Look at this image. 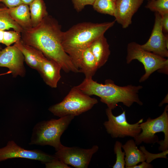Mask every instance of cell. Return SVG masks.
Here are the masks:
<instances>
[{
	"label": "cell",
	"mask_w": 168,
	"mask_h": 168,
	"mask_svg": "<svg viewBox=\"0 0 168 168\" xmlns=\"http://www.w3.org/2000/svg\"><path fill=\"white\" fill-rule=\"evenodd\" d=\"M32 27L38 25L48 15L43 0H34L29 5Z\"/></svg>",
	"instance_id": "ffe728a7"
},
{
	"label": "cell",
	"mask_w": 168,
	"mask_h": 168,
	"mask_svg": "<svg viewBox=\"0 0 168 168\" xmlns=\"http://www.w3.org/2000/svg\"><path fill=\"white\" fill-rule=\"evenodd\" d=\"M0 2L8 8L15 7L23 3L21 0H0Z\"/></svg>",
	"instance_id": "f1b7e54d"
},
{
	"label": "cell",
	"mask_w": 168,
	"mask_h": 168,
	"mask_svg": "<svg viewBox=\"0 0 168 168\" xmlns=\"http://www.w3.org/2000/svg\"><path fill=\"white\" fill-rule=\"evenodd\" d=\"M127 50V63L129 64L133 60L136 59L144 66L145 73L140 78L139 82L147 80L152 73L156 70L168 74V59L144 50L140 44L135 42L128 44Z\"/></svg>",
	"instance_id": "52a82bcc"
},
{
	"label": "cell",
	"mask_w": 168,
	"mask_h": 168,
	"mask_svg": "<svg viewBox=\"0 0 168 168\" xmlns=\"http://www.w3.org/2000/svg\"><path fill=\"white\" fill-rule=\"evenodd\" d=\"M92 6L99 13L114 16L115 4L112 0H95Z\"/></svg>",
	"instance_id": "7402d4cb"
},
{
	"label": "cell",
	"mask_w": 168,
	"mask_h": 168,
	"mask_svg": "<svg viewBox=\"0 0 168 168\" xmlns=\"http://www.w3.org/2000/svg\"><path fill=\"white\" fill-rule=\"evenodd\" d=\"M144 0H116L114 16L123 28H127Z\"/></svg>",
	"instance_id": "4fadbf2b"
},
{
	"label": "cell",
	"mask_w": 168,
	"mask_h": 168,
	"mask_svg": "<svg viewBox=\"0 0 168 168\" xmlns=\"http://www.w3.org/2000/svg\"><path fill=\"white\" fill-rule=\"evenodd\" d=\"M74 118L73 115H68L58 119L38 122L33 128L29 144L49 145L57 151L63 146L60 141L61 136Z\"/></svg>",
	"instance_id": "277c9868"
},
{
	"label": "cell",
	"mask_w": 168,
	"mask_h": 168,
	"mask_svg": "<svg viewBox=\"0 0 168 168\" xmlns=\"http://www.w3.org/2000/svg\"><path fill=\"white\" fill-rule=\"evenodd\" d=\"M153 167V166L150 163L144 161L142 162L140 164L135 165L131 167V168H152Z\"/></svg>",
	"instance_id": "4dcf8cb0"
},
{
	"label": "cell",
	"mask_w": 168,
	"mask_h": 168,
	"mask_svg": "<svg viewBox=\"0 0 168 168\" xmlns=\"http://www.w3.org/2000/svg\"><path fill=\"white\" fill-rule=\"evenodd\" d=\"M168 94L166 96L164 99L159 104V106L161 107L164 104L168 103Z\"/></svg>",
	"instance_id": "1f68e13d"
},
{
	"label": "cell",
	"mask_w": 168,
	"mask_h": 168,
	"mask_svg": "<svg viewBox=\"0 0 168 168\" xmlns=\"http://www.w3.org/2000/svg\"><path fill=\"white\" fill-rule=\"evenodd\" d=\"M99 149L97 145L89 149L63 146L55 153L54 156L67 165L76 168H87L92 156Z\"/></svg>",
	"instance_id": "9c48e42d"
},
{
	"label": "cell",
	"mask_w": 168,
	"mask_h": 168,
	"mask_svg": "<svg viewBox=\"0 0 168 168\" xmlns=\"http://www.w3.org/2000/svg\"><path fill=\"white\" fill-rule=\"evenodd\" d=\"M74 87L89 96L94 95L99 97L100 101L112 110L116 108L120 102L128 107L134 103L140 105L143 104L138 94L142 88L140 85L122 86L116 85L110 79L106 80L103 84L94 81L92 78H85L81 83Z\"/></svg>",
	"instance_id": "7a4b0ae2"
},
{
	"label": "cell",
	"mask_w": 168,
	"mask_h": 168,
	"mask_svg": "<svg viewBox=\"0 0 168 168\" xmlns=\"http://www.w3.org/2000/svg\"><path fill=\"white\" fill-rule=\"evenodd\" d=\"M6 8L5 6H0V30H4L12 28L14 30L21 33L23 29L10 17Z\"/></svg>",
	"instance_id": "44dd1931"
},
{
	"label": "cell",
	"mask_w": 168,
	"mask_h": 168,
	"mask_svg": "<svg viewBox=\"0 0 168 168\" xmlns=\"http://www.w3.org/2000/svg\"><path fill=\"white\" fill-rule=\"evenodd\" d=\"M15 158L36 160L44 163L57 158L54 155L49 154L40 150L24 149L13 141H9L5 147L0 148V162Z\"/></svg>",
	"instance_id": "30bf717a"
},
{
	"label": "cell",
	"mask_w": 168,
	"mask_h": 168,
	"mask_svg": "<svg viewBox=\"0 0 168 168\" xmlns=\"http://www.w3.org/2000/svg\"><path fill=\"white\" fill-rule=\"evenodd\" d=\"M105 112L108 120L105 122L103 124L106 132L112 138L130 137L134 138L141 132L140 124L143 122V119L132 124L127 120L125 111L117 116L114 115L112 110L108 108L106 109Z\"/></svg>",
	"instance_id": "ba28073f"
},
{
	"label": "cell",
	"mask_w": 168,
	"mask_h": 168,
	"mask_svg": "<svg viewBox=\"0 0 168 168\" xmlns=\"http://www.w3.org/2000/svg\"><path fill=\"white\" fill-rule=\"evenodd\" d=\"M155 22L151 36L145 44L141 45L144 50L164 58L168 57V35H164L161 24V16L155 12Z\"/></svg>",
	"instance_id": "8fae6325"
},
{
	"label": "cell",
	"mask_w": 168,
	"mask_h": 168,
	"mask_svg": "<svg viewBox=\"0 0 168 168\" xmlns=\"http://www.w3.org/2000/svg\"><path fill=\"white\" fill-rule=\"evenodd\" d=\"M113 0L114 2H115V1H116V0Z\"/></svg>",
	"instance_id": "e575fe53"
},
{
	"label": "cell",
	"mask_w": 168,
	"mask_h": 168,
	"mask_svg": "<svg viewBox=\"0 0 168 168\" xmlns=\"http://www.w3.org/2000/svg\"><path fill=\"white\" fill-rule=\"evenodd\" d=\"M21 33L14 31H5L0 30V43L7 46L21 39Z\"/></svg>",
	"instance_id": "cb8c5ba5"
},
{
	"label": "cell",
	"mask_w": 168,
	"mask_h": 168,
	"mask_svg": "<svg viewBox=\"0 0 168 168\" xmlns=\"http://www.w3.org/2000/svg\"><path fill=\"white\" fill-rule=\"evenodd\" d=\"M140 149L145 154L147 162L150 163L153 160L158 158H167L166 155L168 154V150L163 151L162 153L157 154H151L147 151L144 147L141 146Z\"/></svg>",
	"instance_id": "484cf974"
},
{
	"label": "cell",
	"mask_w": 168,
	"mask_h": 168,
	"mask_svg": "<svg viewBox=\"0 0 168 168\" xmlns=\"http://www.w3.org/2000/svg\"><path fill=\"white\" fill-rule=\"evenodd\" d=\"M46 168H71L59 159L56 158L51 161L45 163Z\"/></svg>",
	"instance_id": "83f0119b"
},
{
	"label": "cell",
	"mask_w": 168,
	"mask_h": 168,
	"mask_svg": "<svg viewBox=\"0 0 168 168\" xmlns=\"http://www.w3.org/2000/svg\"><path fill=\"white\" fill-rule=\"evenodd\" d=\"M10 17L23 29L32 27L29 5L22 3L11 8L7 7Z\"/></svg>",
	"instance_id": "ac0fdd59"
},
{
	"label": "cell",
	"mask_w": 168,
	"mask_h": 168,
	"mask_svg": "<svg viewBox=\"0 0 168 168\" xmlns=\"http://www.w3.org/2000/svg\"><path fill=\"white\" fill-rule=\"evenodd\" d=\"M23 3L29 5L34 0H21Z\"/></svg>",
	"instance_id": "d6a6232c"
},
{
	"label": "cell",
	"mask_w": 168,
	"mask_h": 168,
	"mask_svg": "<svg viewBox=\"0 0 168 168\" xmlns=\"http://www.w3.org/2000/svg\"><path fill=\"white\" fill-rule=\"evenodd\" d=\"M98 68L95 58L88 47L82 53L79 68V72L84 73L85 78H91Z\"/></svg>",
	"instance_id": "d6986e66"
},
{
	"label": "cell",
	"mask_w": 168,
	"mask_h": 168,
	"mask_svg": "<svg viewBox=\"0 0 168 168\" xmlns=\"http://www.w3.org/2000/svg\"></svg>",
	"instance_id": "8d00e7d4"
},
{
	"label": "cell",
	"mask_w": 168,
	"mask_h": 168,
	"mask_svg": "<svg viewBox=\"0 0 168 168\" xmlns=\"http://www.w3.org/2000/svg\"><path fill=\"white\" fill-rule=\"evenodd\" d=\"M122 143L116 141L114 146V152L116 155V161L112 166L113 168H125V153L122 150Z\"/></svg>",
	"instance_id": "d4e9b609"
},
{
	"label": "cell",
	"mask_w": 168,
	"mask_h": 168,
	"mask_svg": "<svg viewBox=\"0 0 168 168\" xmlns=\"http://www.w3.org/2000/svg\"><path fill=\"white\" fill-rule=\"evenodd\" d=\"M14 45L21 52L27 64L32 68L39 71L40 63L45 56L39 50L25 44L21 39Z\"/></svg>",
	"instance_id": "9a60e30c"
},
{
	"label": "cell",
	"mask_w": 168,
	"mask_h": 168,
	"mask_svg": "<svg viewBox=\"0 0 168 168\" xmlns=\"http://www.w3.org/2000/svg\"><path fill=\"white\" fill-rule=\"evenodd\" d=\"M89 47L99 68L106 63L110 54L107 40L103 35L95 40Z\"/></svg>",
	"instance_id": "e0dca14e"
},
{
	"label": "cell",
	"mask_w": 168,
	"mask_h": 168,
	"mask_svg": "<svg viewBox=\"0 0 168 168\" xmlns=\"http://www.w3.org/2000/svg\"><path fill=\"white\" fill-rule=\"evenodd\" d=\"M24 61L22 53L14 45L7 46L0 52V67L8 68L14 77L25 76Z\"/></svg>",
	"instance_id": "7c38bea8"
},
{
	"label": "cell",
	"mask_w": 168,
	"mask_h": 168,
	"mask_svg": "<svg viewBox=\"0 0 168 168\" xmlns=\"http://www.w3.org/2000/svg\"><path fill=\"white\" fill-rule=\"evenodd\" d=\"M1 49H2V48H1V46H0V52L2 50Z\"/></svg>",
	"instance_id": "836d02e7"
},
{
	"label": "cell",
	"mask_w": 168,
	"mask_h": 168,
	"mask_svg": "<svg viewBox=\"0 0 168 168\" xmlns=\"http://www.w3.org/2000/svg\"><path fill=\"white\" fill-rule=\"evenodd\" d=\"M161 16L163 31L167 34L168 32V13L164 14Z\"/></svg>",
	"instance_id": "f546056e"
},
{
	"label": "cell",
	"mask_w": 168,
	"mask_h": 168,
	"mask_svg": "<svg viewBox=\"0 0 168 168\" xmlns=\"http://www.w3.org/2000/svg\"><path fill=\"white\" fill-rule=\"evenodd\" d=\"M63 33L58 22L48 14L37 26L23 29L21 40L41 51L46 58L57 62L65 72H79L63 47Z\"/></svg>",
	"instance_id": "6da1fadb"
},
{
	"label": "cell",
	"mask_w": 168,
	"mask_h": 168,
	"mask_svg": "<svg viewBox=\"0 0 168 168\" xmlns=\"http://www.w3.org/2000/svg\"><path fill=\"white\" fill-rule=\"evenodd\" d=\"M141 131L134 138L137 145L143 142L154 143L157 142L160 145V151L168 149V105L165 107L163 113L154 119L149 117L144 122L140 124Z\"/></svg>",
	"instance_id": "5b68a950"
},
{
	"label": "cell",
	"mask_w": 168,
	"mask_h": 168,
	"mask_svg": "<svg viewBox=\"0 0 168 168\" xmlns=\"http://www.w3.org/2000/svg\"><path fill=\"white\" fill-rule=\"evenodd\" d=\"M61 69L58 63L44 56L41 61L38 72L46 85L51 88H56L61 78Z\"/></svg>",
	"instance_id": "5bb4252c"
},
{
	"label": "cell",
	"mask_w": 168,
	"mask_h": 168,
	"mask_svg": "<svg viewBox=\"0 0 168 168\" xmlns=\"http://www.w3.org/2000/svg\"><path fill=\"white\" fill-rule=\"evenodd\" d=\"M115 23V21L100 23L83 22L76 24L66 31L63 32V47L78 70L84 50L95 40L104 35Z\"/></svg>",
	"instance_id": "3957f363"
},
{
	"label": "cell",
	"mask_w": 168,
	"mask_h": 168,
	"mask_svg": "<svg viewBox=\"0 0 168 168\" xmlns=\"http://www.w3.org/2000/svg\"><path fill=\"white\" fill-rule=\"evenodd\" d=\"M98 103L97 99L74 86L62 101L51 106L48 110L60 117L68 115L75 117L89 110Z\"/></svg>",
	"instance_id": "8992f818"
},
{
	"label": "cell",
	"mask_w": 168,
	"mask_h": 168,
	"mask_svg": "<svg viewBox=\"0 0 168 168\" xmlns=\"http://www.w3.org/2000/svg\"><path fill=\"white\" fill-rule=\"evenodd\" d=\"M145 7L162 16L168 13V0H150L148 1Z\"/></svg>",
	"instance_id": "603a6c76"
},
{
	"label": "cell",
	"mask_w": 168,
	"mask_h": 168,
	"mask_svg": "<svg viewBox=\"0 0 168 168\" xmlns=\"http://www.w3.org/2000/svg\"><path fill=\"white\" fill-rule=\"evenodd\" d=\"M75 9L77 12L81 11L86 5H93L95 0H72Z\"/></svg>",
	"instance_id": "4316f807"
},
{
	"label": "cell",
	"mask_w": 168,
	"mask_h": 168,
	"mask_svg": "<svg viewBox=\"0 0 168 168\" xmlns=\"http://www.w3.org/2000/svg\"><path fill=\"white\" fill-rule=\"evenodd\" d=\"M122 148L125 153V168H131L146 160L145 154L138 148L134 140H128L125 144L122 145Z\"/></svg>",
	"instance_id": "2e32d148"
},
{
	"label": "cell",
	"mask_w": 168,
	"mask_h": 168,
	"mask_svg": "<svg viewBox=\"0 0 168 168\" xmlns=\"http://www.w3.org/2000/svg\"><path fill=\"white\" fill-rule=\"evenodd\" d=\"M147 0V1H150V0Z\"/></svg>",
	"instance_id": "d590c367"
}]
</instances>
